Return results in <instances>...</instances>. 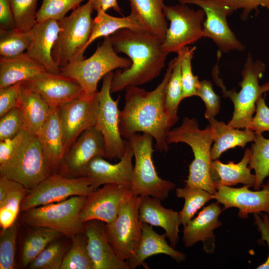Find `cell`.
Segmentation results:
<instances>
[{"label":"cell","mask_w":269,"mask_h":269,"mask_svg":"<svg viewBox=\"0 0 269 269\" xmlns=\"http://www.w3.org/2000/svg\"><path fill=\"white\" fill-rule=\"evenodd\" d=\"M174 63V58L168 65L164 77L155 89L147 91L136 86L125 89V103L119 117L121 136L128 140L134 134L142 132L151 135L155 147L160 152L169 149L167 137L176 123L168 116L164 106L167 83Z\"/></svg>","instance_id":"obj_1"},{"label":"cell","mask_w":269,"mask_h":269,"mask_svg":"<svg viewBox=\"0 0 269 269\" xmlns=\"http://www.w3.org/2000/svg\"><path fill=\"white\" fill-rule=\"evenodd\" d=\"M110 38L115 51L127 55L132 62L129 68L114 73L111 93L146 84L158 77L165 67L167 54L157 36L145 30L124 28Z\"/></svg>","instance_id":"obj_2"},{"label":"cell","mask_w":269,"mask_h":269,"mask_svg":"<svg viewBox=\"0 0 269 269\" xmlns=\"http://www.w3.org/2000/svg\"><path fill=\"white\" fill-rule=\"evenodd\" d=\"M169 144L182 142L192 149L194 159L189 166L185 185L203 189L214 194L215 188L211 177V156L213 134L210 125L200 129L195 118H184L180 126L171 130L167 137Z\"/></svg>","instance_id":"obj_3"},{"label":"cell","mask_w":269,"mask_h":269,"mask_svg":"<svg viewBox=\"0 0 269 269\" xmlns=\"http://www.w3.org/2000/svg\"><path fill=\"white\" fill-rule=\"evenodd\" d=\"M217 62L212 70L216 84L221 89L222 95L229 98L234 105V112L228 125L234 128L247 129L255 112L256 103L263 94L269 92V82L261 86L259 80L266 71V65L262 61L254 60L249 53L241 72L242 81L239 83L241 90H227L219 78Z\"/></svg>","instance_id":"obj_4"},{"label":"cell","mask_w":269,"mask_h":269,"mask_svg":"<svg viewBox=\"0 0 269 269\" xmlns=\"http://www.w3.org/2000/svg\"><path fill=\"white\" fill-rule=\"evenodd\" d=\"M93 10L91 0H88L73 10L69 16L58 21L60 31L53 47L51 57L60 68L84 58V47L93 28Z\"/></svg>","instance_id":"obj_5"},{"label":"cell","mask_w":269,"mask_h":269,"mask_svg":"<svg viewBox=\"0 0 269 269\" xmlns=\"http://www.w3.org/2000/svg\"><path fill=\"white\" fill-rule=\"evenodd\" d=\"M131 64L129 58L117 54L108 36L92 56L68 64L60 68V72L77 82L84 94L93 95L97 93L98 83L106 75L116 69L128 68Z\"/></svg>","instance_id":"obj_6"},{"label":"cell","mask_w":269,"mask_h":269,"mask_svg":"<svg viewBox=\"0 0 269 269\" xmlns=\"http://www.w3.org/2000/svg\"><path fill=\"white\" fill-rule=\"evenodd\" d=\"M153 137L146 133H138L128 140L133 149L134 157L131 190L133 196L148 195L163 200L175 187V184L158 176L152 155Z\"/></svg>","instance_id":"obj_7"},{"label":"cell","mask_w":269,"mask_h":269,"mask_svg":"<svg viewBox=\"0 0 269 269\" xmlns=\"http://www.w3.org/2000/svg\"><path fill=\"white\" fill-rule=\"evenodd\" d=\"M51 174L37 135L25 128L13 156L0 168V175L18 182L28 190Z\"/></svg>","instance_id":"obj_8"},{"label":"cell","mask_w":269,"mask_h":269,"mask_svg":"<svg viewBox=\"0 0 269 269\" xmlns=\"http://www.w3.org/2000/svg\"><path fill=\"white\" fill-rule=\"evenodd\" d=\"M86 197L74 196L65 200L31 208L23 212L21 220L32 227H45L68 238L84 233L80 214Z\"/></svg>","instance_id":"obj_9"},{"label":"cell","mask_w":269,"mask_h":269,"mask_svg":"<svg viewBox=\"0 0 269 269\" xmlns=\"http://www.w3.org/2000/svg\"><path fill=\"white\" fill-rule=\"evenodd\" d=\"M99 187L88 176L68 177L59 173L52 174L28 190L21 203L20 211L60 202L74 196L86 197Z\"/></svg>","instance_id":"obj_10"},{"label":"cell","mask_w":269,"mask_h":269,"mask_svg":"<svg viewBox=\"0 0 269 269\" xmlns=\"http://www.w3.org/2000/svg\"><path fill=\"white\" fill-rule=\"evenodd\" d=\"M164 14L170 22L162 43L168 55L177 53L203 38V24L205 15L200 9L194 10L188 4L165 5Z\"/></svg>","instance_id":"obj_11"},{"label":"cell","mask_w":269,"mask_h":269,"mask_svg":"<svg viewBox=\"0 0 269 269\" xmlns=\"http://www.w3.org/2000/svg\"><path fill=\"white\" fill-rule=\"evenodd\" d=\"M140 196H133L121 206L116 218L105 224L106 238L118 258L128 261L138 248L142 231L139 220Z\"/></svg>","instance_id":"obj_12"},{"label":"cell","mask_w":269,"mask_h":269,"mask_svg":"<svg viewBox=\"0 0 269 269\" xmlns=\"http://www.w3.org/2000/svg\"><path fill=\"white\" fill-rule=\"evenodd\" d=\"M113 74L111 72L104 77L101 89L97 92L99 108L94 127L103 137L106 158L120 160L125 152L127 140L123 139L119 131V98L114 100L111 96Z\"/></svg>","instance_id":"obj_13"},{"label":"cell","mask_w":269,"mask_h":269,"mask_svg":"<svg viewBox=\"0 0 269 269\" xmlns=\"http://www.w3.org/2000/svg\"><path fill=\"white\" fill-rule=\"evenodd\" d=\"M98 108L97 93L93 95L84 93L59 108L66 154L83 132L95 126Z\"/></svg>","instance_id":"obj_14"},{"label":"cell","mask_w":269,"mask_h":269,"mask_svg":"<svg viewBox=\"0 0 269 269\" xmlns=\"http://www.w3.org/2000/svg\"><path fill=\"white\" fill-rule=\"evenodd\" d=\"M180 3L193 4L204 12L203 24V38L212 40L220 51L228 53L245 50V46L237 38L227 21L226 9L213 0H178Z\"/></svg>","instance_id":"obj_15"},{"label":"cell","mask_w":269,"mask_h":269,"mask_svg":"<svg viewBox=\"0 0 269 269\" xmlns=\"http://www.w3.org/2000/svg\"><path fill=\"white\" fill-rule=\"evenodd\" d=\"M133 196L131 187L106 184L85 198L80 216L85 223L97 220L109 224L117 217L123 204Z\"/></svg>","instance_id":"obj_16"},{"label":"cell","mask_w":269,"mask_h":269,"mask_svg":"<svg viewBox=\"0 0 269 269\" xmlns=\"http://www.w3.org/2000/svg\"><path fill=\"white\" fill-rule=\"evenodd\" d=\"M97 156L106 158L104 140L95 127L83 132L66 154L59 174L68 177L84 176L89 161Z\"/></svg>","instance_id":"obj_17"},{"label":"cell","mask_w":269,"mask_h":269,"mask_svg":"<svg viewBox=\"0 0 269 269\" xmlns=\"http://www.w3.org/2000/svg\"><path fill=\"white\" fill-rule=\"evenodd\" d=\"M23 82L39 94L50 108H59L84 93L74 79L48 71Z\"/></svg>","instance_id":"obj_18"},{"label":"cell","mask_w":269,"mask_h":269,"mask_svg":"<svg viewBox=\"0 0 269 269\" xmlns=\"http://www.w3.org/2000/svg\"><path fill=\"white\" fill-rule=\"evenodd\" d=\"M261 186V190L252 191L245 186L239 188L222 186L217 189L213 199L223 204L224 210L238 208V216L242 219L246 218L250 213L269 214V180Z\"/></svg>","instance_id":"obj_19"},{"label":"cell","mask_w":269,"mask_h":269,"mask_svg":"<svg viewBox=\"0 0 269 269\" xmlns=\"http://www.w3.org/2000/svg\"><path fill=\"white\" fill-rule=\"evenodd\" d=\"M133 157V149L127 140L125 152L119 162L113 164L105 160L103 156H95L86 166L84 176L92 179L99 187L106 184L131 187Z\"/></svg>","instance_id":"obj_20"},{"label":"cell","mask_w":269,"mask_h":269,"mask_svg":"<svg viewBox=\"0 0 269 269\" xmlns=\"http://www.w3.org/2000/svg\"><path fill=\"white\" fill-rule=\"evenodd\" d=\"M221 212L218 203H212L204 207L196 217L190 220L184 226L183 231L185 246L190 248L201 241L206 253H213L215 247L213 231L222 224L219 220Z\"/></svg>","instance_id":"obj_21"},{"label":"cell","mask_w":269,"mask_h":269,"mask_svg":"<svg viewBox=\"0 0 269 269\" xmlns=\"http://www.w3.org/2000/svg\"><path fill=\"white\" fill-rule=\"evenodd\" d=\"M60 31L58 21L48 19L35 22L29 31L30 43L25 52L48 72L53 74H61L60 68L51 57V51Z\"/></svg>","instance_id":"obj_22"},{"label":"cell","mask_w":269,"mask_h":269,"mask_svg":"<svg viewBox=\"0 0 269 269\" xmlns=\"http://www.w3.org/2000/svg\"><path fill=\"white\" fill-rule=\"evenodd\" d=\"M105 224L97 220L84 223L87 249L95 269H130L126 261L118 258L109 243Z\"/></svg>","instance_id":"obj_23"},{"label":"cell","mask_w":269,"mask_h":269,"mask_svg":"<svg viewBox=\"0 0 269 269\" xmlns=\"http://www.w3.org/2000/svg\"><path fill=\"white\" fill-rule=\"evenodd\" d=\"M160 201V199L150 196H141L139 220L141 223L163 228L170 245L174 248L179 240V226L181 224L179 212L165 208Z\"/></svg>","instance_id":"obj_24"},{"label":"cell","mask_w":269,"mask_h":269,"mask_svg":"<svg viewBox=\"0 0 269 269\" xmlns=\"http://www.w3.org/2000/svg\"><path fill=\"white\" fill-rule=\"evenodd\" d=\"M36 135L51 174L59 173L66 151L58 108H51L46 121Z\"/></svg>","instance_id":"obj_25"},{"label":"cell","mask_w":269,"mask_h":269,"mask_svg":"<svg viewBox=\"0 0 269 269\" xmlns=\"http://www.w3.org/2000/svg\"><path fill=\"white\" fill-rule=\"evenodd\" d=\"M142 235L141 240L135 254L126 262L130 269H134L142 265L149 269L144 263L148 258L158 255L165 254L178 263L185 260V255L174 249L165 240V234L160 235L155 232L152 226L141 223Z\"/></svg>","instance_id":"obj_26"},{"label":"cell","mask_w":269,"mask_h":269,"mask_svg":"<svg viewBox=\"0 0 269 269\" xmlns=\"http://www.w3.org/2000/svg\"><path fill=\"white\" fill-rule=\"evenodd\" d=\"M252 150L247 148L241 160L237 163L229 161L225 164L216 159L212 160L210 173L215 188L243 184L248 188L254 187L256 175L251 173L249 165Z\"/></svg>","instance_id":"obj_27"},{"label":"cell","mask_w":269,"mask_h":269,"mask_svg":"<svg viewBox=\"0 0 269 269\" xmlns=\"http://www.w3.org/2000/svg\"><path fill=\"white\" fill-rule=\"evenodd\" d=\"M47 71L25 52L14 57L0 58V88L33 79Z\"/></svg>","instance_id":"obj_28"},{"label":"cell","mask_w":269,"mask_h":269,"mask_svg":"<svg viewBox=\"0 0 269 269\" xmlns=\"http://www.w3.org/2000/svg\"><path fill=\"white\" fill-rule=\"evenodd\" d=\"M17 108L21 112L26 128L37 134L46 121L50 107L39 94L21 82Z\"/></svg>","instance_id":"obj_29"},{"label":"cell","mask_w":269,"mask_h":269,"mask_svg":"<svg viewBox=\"0 0 269 269\" xmlns=\"http://www.w3.org/2000/svg\"><path fill=\"white\" fill-rule=\"evenodd\" d=\"M128 0L143 29L163 41L168 26L163 12L165 0Z\"/></svg>","instance_id":"obj_30"},{"label":"cell","mask_w":269,"mask_h":269,"mask_svg":"<svg viewBox=\"0 0 269 269\" xmlns=\"http://www.w3.org/2000/svg\"><path fill=\"white\" fill-rule=\"evenodd\" d=\"M213 134L214 142L211 150L212 160L218 159L221 154L230 148L237 146L244 147L249 142L253 141L255 133L249 129L240 130L218 121L215 118L208 120Z\"/></svg>","instance_id":"obj_31"},{"label":"cell","mask_w":269,"mask_h":269,"mask_svg":"<svg viewBox=\"0 0 269 269\" xmlns=\"http://www.w3.org/2000/svg\"><path fill=\"white\" fill-rule=\"evenodd\" d=\"M97 12V15L93 19L92 32L84 47V51L96 39L110 36L120 29L129 28L145 30L135 15L131 12L128 16L123 17L110 15L101 9Z\"/></svg>","instance_id":"obj_32"},{"label":"cell","mask_w":269,"mask_h":269,"mask_svg":"<svg viewBox=\"0 0 269 269\" xmlns=\"http://www.w3.org/2000/svg\"><path fill=\"white\" fill-rule=\"evenodd\" d=\"M63 236L52 229L34 227L23 242L20 255L21 265L23 267H28L50 243Z\"/></svg>","instance_id":"obj_33"},{"label":"cell","mask_w":269,"mask_h":269,"mask_svg":"<svg viewBox=\"0 0 269 269\" xmlns=\"http://www.w3.org/2000/svg\"><path fill=\"white\" fill-rule=\"evenodd\" d=\"M174 63L167 83L164 100V106L168 116L175 123L178 120L177 112L182 99V85L181 77V62L182 49L177 53Z\"/></svg>","instance_id":"obj_34"},{"label":"cell","mask_w":269,"mask_h":269,"mask_svg":"<svg viewBox=\"0 0 269 269\" xmlns=\"http://www.w3.org/2000/svg\"><path fill=\"white\" fill-rule=\"evenodd\" d=\"M249 166L255 172V190H260L264 180L269 176V139L262 134H255L251 147Z\"/></svg>","instance_id":"obj_35"},{"label":"cell","mask_w":269,"mask_h":269,"mask_svg":"<svg viewBox=\"0 0 269 269\" xmlns=\"http://www.w3.org/2000/svg\"><path fill=\"white\" fill-rule=\"evenodd\" d=\"M71 245L65 254L60 269H95L87 249L85 233L70 238Z\"/></svg>","instance_id":"obj_36"},{"label":"cell","mask_w":269,"mask_h":269,"mask_svg":"<svg viewBox=\"0 0 269 269\" xmlns=\"http://www.w3.org/2000/svg\"><path fill=\"white\" fill-rule=\"evenodd\" d=\"M177 197L184 199V204L179 212L181 224L183 226L191 220L195 214L206 203L213 199V195L199 188L191 187L185 185L176 189Z\"/></svg>","instance_id":"obj_37"},{"label":"cell","mask_w":269,"mask_h":269,"mask_svg":"<svg viewBox=\"0 0 269 269\" xmlns=\"http://www.w3.org/2000/svg\"><path fill=\"white\" fill-rule=\"evenodd\" d=\"M30 43L29 31L17 27L0 29V57L11 58L19 56L27 50Z\"/></svg>","instance_id":"obj_38"},{"label":"cell","mask_w":269,"mask_h":269,"mask_svg":"<svg viewBox=\"0 0 269 269\" xmlns=\"http://www.w3.org/2000/svg\"><path fill=\"white\" fill-rule=\"evenodd\" d=\"M61 238L50 243L28 266L30 269H60L67 249Z\"/></svg>","instance_id":"obj_39"},{"label":"cell","mask_w":269,"mask_h":269,"mask_svg":"<svg viewBox=\"0 0 269 269\" xmlns=\"http://www.w3.org/2000/svg\"><path fill=\"white\" fill-rule=\"evenodd\" d=\"M28 190L22 185L9 193L0 202V232H3L12 226L16 221L21 203Z\"/></svg>","instance_id":"obj_40"},{"label":"cell","mask_w":269,"mask_h":269,"mask_svg":"<svg viewBox=\"0 0 269 269\" xmlns=\"http://www.w3.org/2000/svg\"><path fill=\"white\" fill-rule=\"evenodd\" d=\"M86 0H42L36 12V22L48 19L59 21L65 17L70 10H75Z\"/></svg>","instance_id":"obj_41"},{"label":"cell","mask_w":269,"mask_h":269,"mask_svg":"<svg viewBox=\"0 0 269 269\" xmlns=\"http://www.w3.org/2000/svg\"><path fill=\"white\" fill-rule=\"evenodd\" d=\"M38 0H10L11 9L17 28L29 31L36 22Z\"/></svg>","instance_id":"obj_42"},{"label":"cell","mask_w":269,"mask_h":269,"mask_svg":"<svg viewBox=\"0 0 269 269\" xmlns=\"http://www.w3.org/2000/svg\"><path fill=\"white\" fill-rule=\"evenodd\" d=\"M18 224L16 221L0 236V269L15 268V255Z\"/></svg>","instance_id":"obj_43"},{"label":"cell","mask_w":269,"mask_h":269,"mask_svg":"<svg viewBox=\"0 0 269 269\" xmlns=\"http://www.w3.org/2000/svg\"><path fill=\"white\" fill-rule=\"evenodd\" d=\"M196 47H186L182 49L181 62V77L182 85V99L196 96L200 81L192 69V60Z\"/></svg>","instance_id":"obj_44"},{"label":"cell","mask_w":269,"mask_h":269,"mask_svg":"<svg viewBox=\"0 0 269 269\" xmlns=\"http://www.w3.org/2000/svg\"><path fill=\"white\" fill-rule=\"evenodd\" d=\"M0 118V141L14 137L26 128L22 115L17 108Z\"/></svg>","instance_id":"obj_45"},{"label":"cell","mask_w":269,"mask_h":269,"mask_svg":"<svg viewBox=\"0 0 269 269\" xmlns=\"http://www.w3.org/2000/svg\"><path fill=\"white\" fill-rule=\"evenodd\" d=\"M196 96L199 97L204 103L206 110L205 117L208 120L215 118L220 109L221 99L213 89L210 81H200Z\"/></svg>","instance_id":"obj_46"},{"label":"cell","mask_w":269,"mask_h":269,"mask_svg":"<svg viewBox=\"0 0 269 269\" xmlns=\"http://www.w3.org/2000/svg\"><path fill=\"white\" fill-rule=\"evenodd\" d=\"M223 6L229 15L235 11L242 10L241 18L243 20L248 19L250 14L253 10L262 6L269 9V0H213Z\"/></svg>","instance_id":"obj_47"},{"label":"cell","mask_w":269,"mask_h":269,"mask_svg":"<svg viewBox=\"0 0 269 269\" xmlns=\"http://www.w3.org/2000/svg\"><path fill=\"white\" fill-rule=\"evenodd\" d=\"M247 129L253 131L255 134L269 132V108L262 95L257 101L255 115Z\"/></svg>","instance_id":"obj_48"},{"label":"cell","mask_w":269,"mask_h":269,"mask_svg":"<svg viewBox=\"0 0 269 269\" xmlns=\"http://www.w3.org/2000/svg\"><path fill=\"white\" fill-rule=\"evenodd\" d=\"M20 82L0 88V117L17 108Z\"/></svg>","instance_id":"obj_49"},{"label":"cell","mask_w":269,"mask_h":269,"mask_svg":"<svg viewBox=\"0 0 269 269\" xmlns=\"http://www.w3.org/2000/svg\"><path fill=\"white\" fill-rule=\"evenodd\" d=\"M24 129L14 137L0 141V168L4 166L13 156L23 138Z\"/></svg>","instance_id":"obj_50"},{"label":"cell","mask_w":269,"mask_h":269,"mask_svg":"<svg viewBox=\"0 0 269 269\" xmlns=\"http://www.w3.org/2000/svg\"><path fill=\"white\" fill-rule=\"evenodd\" d=\"M254 223L261 234V240L265 241L269 248V254L266 261L258 266L257 269H269V214L262 215L261 218L258 213L254 214Z\"/></svg>","instance_id":"obj_51"},{"label":"cell","mask_w":269,"mask_h":269,"mask_svg":"<svg viewBox=\"0 0 269 269\" xmlns=\"http://www.w3.org/2000/svg\"><path fill=\"white\" fill-rule=\"evenodd\" d=\"M0 27L1 29L16 27L10 7V0H0Z\"/></svg>","instance_id":"obj_52"},{"label":"cell","mask_w":269,"mask_h":269,"mask_svg":"<svg viewBox=\"0 0 269 269\" xmlns=\"http://www.w3.org/2000/svg\"><path fill=\"white\" fill-rule=\"evenodd\" d=\"M94 10L97 11L99 10L107 11L109 9H113L115 11L121 12V8L119 6L117 0H90Z\"/></svg>","instance_id":"obj_53"}]
</instances>
